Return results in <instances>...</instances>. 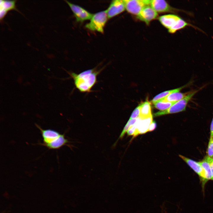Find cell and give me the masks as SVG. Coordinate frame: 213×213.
Returning a JSON list of instances; mask_svg holds the SVG:
<instances>
[{"label": "cell", "instance_id": "1", "mask_svg": "<svg viewBox=\"0 0 213 213\" xmlns=\"http://www.w3.org/2000/svg\"><path fill=\"white\" fill-rule=\"evenodd\" d=\"M102 70L97 68L87 70L77 74L74 72L69 73L73 79L75 85L81 93H89L97 83V77Z\"/></svg>", "mask_w": 213, "mask_h": 213}, {"label": "cell", "instance_id": "2", "mask_svg": "<svg viewBox=\"0 0 213 213\" xmlns=\"http://www.w3.org/2000/svg\"><path fill=\"white\" fill-rule=\"evenodd\" d=\"M158 20L160 23L167 29L168 32L171 33H174L178 30L189 25L180 17L174 14L161 16L158 17Z\"/></svg>", "mask_w": 213, "mask_h": 213}, {"label": "cell", "instance_id": "3", "mask_svg": "<svg viewBox=\"0 0 213 213\" xmlns=\"http://www.w3.org/2000/svg\"><path fill=\"white\" fill-rule=\"evenodd\" d=\"M200 89L192 91L188 93L183 99L175 102L168 109L159 111L154 114V117H156L165 114H173L185 111L187 106L192 97L197 93Z\"/></svg>", "mask_w": 213, "mask_h": 213}, {"label": "cell", "instance_id": "4", "mask_svg": "<svg viewBox=\"0 0 213 213\" xmlns=\"http://www.w3.org/2000/svg\"><path fill=\"white\" fill-rule=\"evenodd\" d=\"M108 19L106 10L98 12L93 14L90 22L86 24L85 27L90 30L103 33Z\"/></svg>", "mask_w": 213, "mask_h": 213}, {"label": "cell", "instance_id": "5", "mask_svg": "<svg viewBox=\"0 0 213 213\" xmlns=\"http://www.w3.org/2000/svg\"><path fill=\"white\" fill-rule=\"evenodd\" d=\"M125 9L130 14L137 16L145 6L150 5V0H123Z\"/></svg>", "mask_w": 213, "mask_h": 213}, {"label": "cell", "instance_id": "6", "mask_svg": "<svg viewBox=\"0 0 213 213\" xmlns=\"http://www.w3.org/2000/svg\"><path fill=\"white\" fill-rule=\"evenodd\" d=\"M69 6L78 22H83L85 20H90L93 14L82 7L65 1Z\"/></svg>", "mask_w": 213, "mask_h": 213}, {"label": "cell", "instance_id": "7", "mask_svg": "<svg viewBox=\"0 0 213 213\" xmlns=\"http://www.w3.org/2000/svg\"><path fill=\"white\" fill-rule=\"evenodd\" d=\"M179 156L199 175L201 183L202 190H204V173L203 168L199 162H196L181 155H179Z\"/></svg>", "mask_w": 213, "mask_h": 213}, {"label": "cell", "instance_id": "8", "mask_svg": "<svg viewBox=\"0 0 213 213\" xmlns=\"http://www.w3.org/2000/svg\"><path fill=\"white\" fill-rule=\"evenodd\" d=\"M158 16V13L150 5L144 7L136 16L138 19L144 22L147 25H149L152 21L157 18Z\"/></svg>", "mask_w": 213, "mask_h": 213}, {"label": "cell", "instance_id": "9", "mask_svg": "<svg viewBox=\"0 0 213 213\" xmlns=\"http://www.w3.org/2000/svg\"><path fill=\"white\" fill-rule=\"evenodd\" d=\"M125 9L123 0H115L112 1L106 10L108 18L110 19L122 13Z\"/></svg>", "mask_w": 213, "mask_h": 213}, {"label": "cell", "instance_id": "10", "mask_svg": "<svg viewBox=\"0 0 213 213\" xmlns=\"http://www.w3.org/2000/svg\"><path fill=\"white\" fill-rule=\"evenodd\" d=\"M150 5L157 13L174 12L177 11L164 0H151Z\"/></svg>", "mask_w": 213, "mask_h": 213}, {"label": "cell", "instance_id": "11", "mask_svg": "<svg viewBox=\"0 0 213 213\" xmlns=\"http://www.w3.org/2000/svg\"><path fill=\"white\" fill-rule=\"evenodd\" d=\"M152 121V116L143 119H141L138 117L137 121V126L133 137L134 138L139 134L148 132L149 126Z\"/></svg>", "mask_w": 213, "mask_h": 213}, {"label": "cell", "instance_id": "12", "mask_svg": "<svg viewBox=\"0 0 213 213\" xmlns=\"http://www.w3.org/2000/svg\"><path fill=\"white\" fill-rule=\"evenodd\" d=\"M39 129L43 139V143L41 144L43 145L49 143L59 137L60 135L59 132L51 129H43L36 124Z\"/></svg>", "mask_w": 213, "mask_h": 213}, {"label": "cell", "instance_id": "13", "mask_svg": "<svg viewBox=\"0 0 213 213\" xmlns=\"http://www.w3.org/2000/svg\"><path fill=\"white\" fill-rule=\"evenodd\" d=\"M68 142V140L65 138L64 135V134H61L59 137L50 143L43 146L49 149H59L64 145H66Z\"/></svg>", "mask_w": 213, "mask_h": 213}, {"label": "cell", "instance_id": "14", "mask_svg": "<svg viewBox=\"0 0 213 213\" xmlns=\"http://www.w3.org/2000/svg\"><path fill=\"white\" fill-rule=\"evenodd\" d=\"M140 112L139 117L141 119L148 118L151 116V103L147 100L141 103Z\"/></svg>", "mask_w": 213, "mask_h": 213}, {"label": "cell", "instance_id": "15", "mask_svg": "<svg viewBox=\"0 0 213 213\" xmlns=\"http://www.w3.org/2000/svg\"><path fill=\"white\" fill-rule=\"evenodd\" d=\"M199 162L203 168L204 173V185L205 186L208 181L212 179V174L210 166L205 158Z\"/></svg>", "mask_w": 213, "mask_h": 213}, {"label": "cell", "instance_id": "16", "mask_svg": "<svg viewBox=\"0 0 213 213\" xmlns=\"http://www.w3.org/2000/svg\"><path fill=\"white\" fill-rule=\"evenodd\" d=\"M188 85L187 84L178 88L163 92L154 97L151 101V102L154 104L156 102L164 99L172 93L179 92L182 89L187 86Z\"/></svg>", "mask_w": 213, "mask_h": 213}, {"label": "cell", "instance_id": "17", "mask_svg": "<svg viewBox=\"0 0 213 213\" xmlns=\"http://www.w3.org/2000/svg\"><path fill=\"white\" fill-rule=\"evenodd\" d=\"M188 93H182L179 92H174L162 100L166 102H176L184 98Z\"/></svg>", "mask_w": 213, "mask_h": 213}, {"label": "cell", "instance_id": "18", "mask_svg": "<svg viewBox=\"0 0 213 213\" xmlns=\"http://www.w3.org/2000/svg\"><path fill=\"white\" fill-rule=\"evenodd\" d=\"M16 0H0V9L7 12L12 10L17 11L15 5Z\"/></svg>", "mask_w": 213, "mask_h": 213}, {"label": "cell", "instance_id": "19", "mask_svg": "<svg viewBox=\"0 0 213 213\" xmlns=\"http://www.w3.org/2000/svg\"><path fill=\"white\" fill-rule=\"evenodd\" d=\"M175 102H166L159 100L153 104L155 108L161 111L166 110L173 105Z\"/></svg>", "mask_w": 213, "mask_h": 213}, {"label": "cell", "instance_id": "20", "mask_svg": "<svg viewBox=\"0 0 213 213\" xmlns=\"http://www.w3.org/2000/svg\"><path fill=\"white\" fill-rule=\"evenodd\" d=\"M207 156L211 158L213 157V137L210 136L207 151Z\"/></svg>", "mask_w": 213, "mask_h": 213}, {"label": "cell", "instance_id": "21", "mask_svg": "<svg viewBox=\"0 0 213 213\" xmlns=\"http://www.w3.org/2000/svg\"><path fill=\"white\" fill-rule=\"evenodd\" d=\"M141 107V104H140L133 111L129 120L136 119L139 117Z\"/></svg>", "mask_w": 213, "mask_h": 213}, {"label": "cell", "instance_id": "22", "mask_svg": "<svg viewBox=\"0 0 213 213\" xmlns=\"http://www.w3.org/2000/svg\"><path fill=\"white\" fill-rule=\"evenodd\" d=\"M137 122L135 125L131 126L127 132V134L128 135H134L137 126Z\"/></svg>", "mask_w": 213, "mask_h": 213}, {"label": "cell", "instance_id": "23", "mask_svg": "<svg viewBox=\"0 0 213 213\" xmlns=\"http://www.w3.org/2000/svg\"><path fill=\"white\" fill-rule=\"evenodd\" d=\"M205 158L207 161L210 166L212 174V179L213 180V158L208 156H206Z\"/></svg>", "mask_w": 213, "mask_h": 213}, {"label": "cell", "instance_id": "24", "mask_svg": "<svg viewBox=\"0 0 213 213\" xmlns=\"http://www.w3.org/2000/svg\"><path fill=\"white\" fill-rule=\"evenodd\" d=\"M156 127V123L154 121H153L150 124L148 132H150L154 130Z\"/></svg>", "mask_w": 213, "mask_h": 213}, {"label": "cell", "instance_id": "25", "mask_svg": "<svg viewBox=\"0 0 213 213\" xmlns=\"http://www.w3.org/2000/svg\"><path fill=\"white\" fill-rule=\"evenodd\" d=\"M7 12L4 9H0V19L1 21L2 20L4 17L7 13Z\"/></svg>", "mask_w": 213, "mask_h": 213}, {"label": "cell", "instance_id": "26", "mask_svg": "<svg viewBox=\"0 0 213 213\" xmlns=\"http://www.w3.org/2000/svg\"><path fill=\"white\" fill-rule=\"evenodd\" d=\"M210 136L213 137V117L210 125Z\"/></svg>", "mask_w": 213, "mask_h": 213}]
</instances>
